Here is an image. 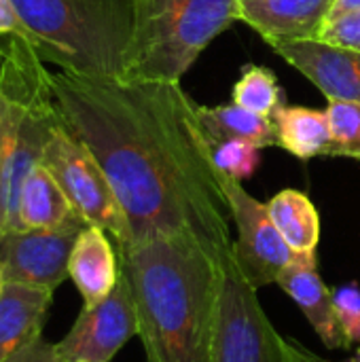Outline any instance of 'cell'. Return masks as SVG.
<instances>
[{
    "label": "cell",
    "instance_id": "obj_1",
    "mask_svg": "<svg viewBox=\"0 0 360 362\" xmlns=\"http://www.w3.org/2000/svg\"><path fill=\"white\" fill-rule=\"evenodd\" d=\"M51 91L64 125L102 165L127 218L129 244L193 235L216 252L233 250L212 148L197 104L178 81L57 70Z\"/></svg>",
    "mask_w": 360,
    "mask_h": 362
},
{
    "label": "cell",
    "instance_id": "obj_2",
    "mask_svg": "<svg viewBox=\"0 0 360 362\" xmlns=\"http://www.w3.org/2000/svg\"><path fill=\"white\" fill-rule=\"evenodd\" d=\"M117 250L146 362H212L225 252L193 235L151 238Z\"/></svg>",
    "mask_w": 360,
    "mask_h": 362
},
{
    "label": "cell",
    "instance_id": "obj_3",
    "mask_svg": "<svg viewBox=\"0 0 360 362\" xmlns=\"http://www.w3.org/2000/svg\"><path fill=\"white\" fill-rule=\"evenodd\" d=\"M38 55L59 70L125 76L136 30V0H13Z\"/></svg>",
    "mask_w": 360,
    "mask_h": 362
},
{
    "label": "cell",
    "instance_id": "obj_4",
    "mask_svg": "<svg viewBox=\"0 0 360 362\" xmlns=\"http://www.w3.org/2000/svg\"><path fill=\"white\" fill-rule=\"evenodd\" d=\"M240 21V0H136L127 78L178 81L206 47Z\"/></svg>",
    "mask_w": 360,
    "mask_h": 362
},
{
    "label": "cell",
    "instance_id": "obj_5",
    "mask_svg": "<svg viewBox=\"0 0 360 362\" xmlns=\"http://www.w3.org/2000/svg\"><path fill=\"white\" fill-rule=\"evenodd\" d=\"M212 362H295L291 337H284L267 318L233 250L221 257Z\"/></svg>",
    "mask_w": 360,
    "mask_h": 362
},
{
    "label": "cell",
    "instance_id": "obj_6",
    "mask_svg": "<svg viewBox=\"0 0 360 362\" xmlns=\"http://www.w3.org/2000/svg\"><path fill=\"white\" fill-rule=\"evenodd\" d=\"M42 163L51 170L87 225L102 227L115 240L117 248L129 244L127 218L102 165L64 121L53 127L42 153Z\"/></svg>",
    "mask_w": 360,
    "mask_h": 362
},
{
    "label": "cell",
    "instance_id": "obj_7",
    "mask_svg": "<svg viewBox=\"0 0 360 362\" xmlns=\"http://www.w3.org/2000/svg\"><path fill=\"white\" fill-rule=\"evenodd\" d=\"M219 176L229 204L231 223L238 231L233 252L244 280L255 291L278 284V278L297 255L286 246L276 229L267 212V204L252 197L242 187V180H236L225 172H219Z\"/></svg>",
    "mask_w": 360,
    "mask_h": 362
},
{
    "label": "cell",
    "instance_id": "obj_8",
    "mask_svg": "<svg viewBox=\"0 0 360 362\" xmlns=\"http://www.w3.org/2000/svg\"><path fill=\"white\" fill-rule=\"evenodd\" d=\"M138 335V314L125 272L115 291L95 305H83L70 331L55 344L64 362H110Z\"/></svg>",
    "mask_w": 360,
    "mask_h": 362
},
{
    "label": "cell",
    "instance_id": "obj_9",
    "mask_svg": "<svg viewBox=\"0 0 360 362\" xmlns=\"http://www.w3.org/2000/svg\"><path fill=\"white\" fill-rule=\"evenodd\" d=\"M81 229H23L4 233L0 238V267L4 282L55 293V288L68 280V261Z\"/></svg>",
    "mask_w": 360,
    "mask_h": 362
},
{
    "label": "cell",
    "instance_id": "obj_10",
    "mask_svg": "<svg viewBox=\"0 0 360 362\" xmlns=\"http://www.w3.org/2000/svg\"><path fill=\"white\" fill-rule=\"evenodd\" d=\"M272 49L308 76L329 102L360 104V51L335 47L320 38L278 42Z\"/></svg>",
    "mask_w": 360,
    "mask_h": 362
},
{
    "label": "cell",
    "instance_id": "obj_11",
    "mask_svg": "<svg viewBox=\"0 0 360 362\" xmlns=\"http://www.w3.org/2000/svg\"><path fill=\"white\" fill-rule=\"evenodd\" d=\"M335 0H240V21L257 30L269 47L320 38Z\"/></svg>",
    "mask_w": 360,
    "mask_h": 362
},
{
    "label": "cell",
    "instance_id": "obj_12",
    "mask_svg": "<svg viewBox=\"0 0 360 362\" xmlns=\"http://www.w3.org/2000/svg\"><path fill=\"white\" fill-rule=\"evenodd\" d=\"M278 286L297 303L318 339L329 350L350 348L335 316L333 291H329L318 274L316 255H297L295 261L278 278Z\"/></svg>",
    "mask_w": 360,
    "mask_h": 362
},
{
    "label": "cell",
    "instance_id": "obj_13",
    "mask_svg": "<svg viewBox=\"0 0 360 362\" xmlns=\"http://www.w3.org/2000/svg\"><path fill=\"white\" fill-rule=\"evenodd\" d=\"M112 242L115 240L95 225H85L74 240L68 261V278L83 297V305L104 301L119 282L121 261Z\"/></svg>",
    "mask_w": 360,
    "mask_h": 362
},
{
    "label": "cell",
    "instance_id": "obj_14",
    "mask_svg": "<svg viewBox=\"0 0 360 362\" xmlns=\"http://www.w3.org/2000/svg\"><path fill=\"white\" fill-rule=\"evenodd\" d=\"M87 223L79 216L68 195L40 161L25 178L17 202V231L81 229Z\"/></svg>",
    "mask_w": 360,
    "mask_h": 362
},
{
    "label": "cell",
    "instance_id": "obj_15",
    "mask_svg": "<svg viewBox=\"0 0 360 362\" xmlns=\"http://www.w3.org/2000/svg\"><path fill=\"white\" fill-rule=\"evenodd\" d=\"M51 303V291L4 282L0 293V362L42 335Z\"/></svg>",
    "mask_w": 360,
    "mask_h": 362
},
{
    "label": "cell",
    "instance_id": "obj_16",
    "mask_svg": "<svg viewBox=\"0 0 360 362\" xmlns=\"http://www.w3.org/2000/svg\"><path fill=\"white\" fill-rule=\"evenodd\" d=\"M272 121L278 134V146L295 155L297 159L327 157L331 144V123L327 110H314L306 106L280 104Z\"/></svg>",
    "mask_w": 360,
    "mask_h": 362
},
{
    "label": "cell",
    "instance_id": "obj_17",
    "mask_svg": "<svg viewBox=\"0 0 360 362\" xmlns=\"http://www.w3.org/2000/svg\"><path fill=\"white\" fill-rule=\"evenodd\" d=\"M267 212L295 255H316L320 244V216L306 193L284 189L267 202Z\"/></svg>",
    "mask_w": 360,
    "mask_h": 362
},
{
    "label": "cell",
    "instance_id": "obj_18",
    "mask_svg": "<svg viewBox=\"0 0 360 362\" xmlns=\"http://www.w3.org/2000/svg\"><path fill=\"white\" fill-rule=\"evenodd\" d=\"M197 117L210 146L231 138L248 140L259 148L278 146V134L272 117H261L244 106L238 104L197 106Z\"/></svg>",
    "mask_w": 360,
    "mask_h": 362
},
{
    "label": "cell",
    "instance_id": "obj_19",
    "mask_svg": "<svg viewBox=\"0 0 360 362\" xmlns=\"http://www.w3.org/2000/svg\"><path fill=\"white\" fill-rule=\"evenodd\" d=\"M233 104L244 106L261 117H272L280 102V87L276 74L265 66H246L233 85Z\"/></svg>",
    "mask_w": 360,
    "mask_h": 362
},
{
    "label": "cell",
    "instance_id": "obj_20",
    "mask_svg": "<svg viewBox=\"0 0 360 362\" xmlns=\"http://www.w3.org/2000/svg\"><path fill=\"white\" fill-rule=\"evenodd\" d=\"M327 117L331 123V144L327 157H348L360 161V104L329 102Z\"/></svg>",
    "mask_w": 360,
    "mask_h": 362
},
{
    "label": "cell",
    "instance_id": "obj_21",
    "mask_svg": "<svg viewBox=\"0 0 360 362\" xmlns=\"http://www.w3.org/2000/svg\"><path fill=\"white\" fill-rule=\"evenodd\" d=\"M212 159L219 172L229 174L236 180H246L261 163V148L248 140H221L210 146Z\"/></svg>",
    "mask_w": 360,
    "mask_h": 362
},
{
    "label": "cell",
    "instance_id": "obj_22",
    "mask_svg": "<svg viewBox=\"0 0 360 362\" xmlns=\"http://www.w3.org/2000/svg\"><path fill=\"white\" fill-rule=\"evenodd\" d=\"M28 49L38 51L30 28L21 19L13 0H0V57Z\"/></svg>",
    "mask_w": 360,
    "mask_h": 362
},
{
    "label": "cell",
    "instance_id": "obj_23",
    "mask_svg": "<svg viewBox=\"0 0 360 362\" xmlns=\"http://www.w3.org/2000/svg\"><path fill=\"white\" fill-rule=\"evenodd\" d=\"M335 316L342 325L346 341L360 344V286L350 282L333 291Z\"/></svg>",
    "mask_w": 360,
    "mask_h": 362
},
{
    "label": "cell",
    "instance_id": "obj_24",
    "mask_svg": "<svg viewBox=\"0 0 360 362\" xmlns=\"http://www.w3.org/2000/svg\"><path fill=\"white\" fill-rule=\"evenodd\" d=\"M320 40L360 51V8L327 21L320 32Z\"/></svg>",
    "mask_w": 360,
    "mask_h": 362
},
{
    "label": "cell",
    "instance_id": "obj_25",
    "mask_svg": "<svg viewBox=\"0 0 360 362\" xmlns=\"http://www.w3.org/2000/svg\"><path fill=\"white\" fill-rule=\"evenodd\" d=\"M6 362H64L57 352V346L47 341L42 335L23 346L19 352H15Z\"/></svg>",
    "mask_w": 360,
    "mask_h": 362
},
{
    "label": "cell",
    "instance_id": "obj_26",
    "mask_svg": "<svg viewBox=\"0 0 360 362\" xmlns=\"http://www.w3.org/2000/svg\"><path fill=\"white\" fill-rule=\"evenodd\" d=\"M291 346H293V356H295V362H333V361H327V358H323V356H318L316 352H312V350H308L303 344H299L297 339H293L291 337Z\"/></svg>",
    "mask_w": 360,
    "mask_h": 362
},
{
    "label": "cell",
    "instance_id": "obj_27",
    "mask_svg": "<svg viewBox=\"0 0 360 362\" xmlns=\"http://www.w3.org/2000/svg\"><path fill=\"white\" fill-rule=\"evenodd\" d=\"M360 0H335L333 8H331V15H329V21L335 19V17H342L350 11H359Z\"/></svg>",
    "mask_w": 360,
    "mask_h": 362
},
{
    "label": "cell",
    "instance_id": "obj_28",
    "mask_svg": "<svg viewBox=\"0 0 360 362\" xmlns=\"http://www.w3.org/2000/svg\"><path fill=\"white\" fill-rule=\"evenodd\" d=\"M4 233V218H2V195H0V238Z\"/></svg>",
    "mask_w": 360,
    "mask_h": 362
},
{
    "label": "cell",
    "instance_id": "obj_29",
    "mask_svg": "<svg viewBox=\"0 0 360 362\" xmlns=\"http://www.w3.org/2000/svg\"><path fill=\"white\" fill-rule=\"evenodd\" d=\"M2 286H4V274H2V267H0V293H2Z\"/></svg>",
    "mask_w": 360,
    "mask_h": 362
}]
</instances>
